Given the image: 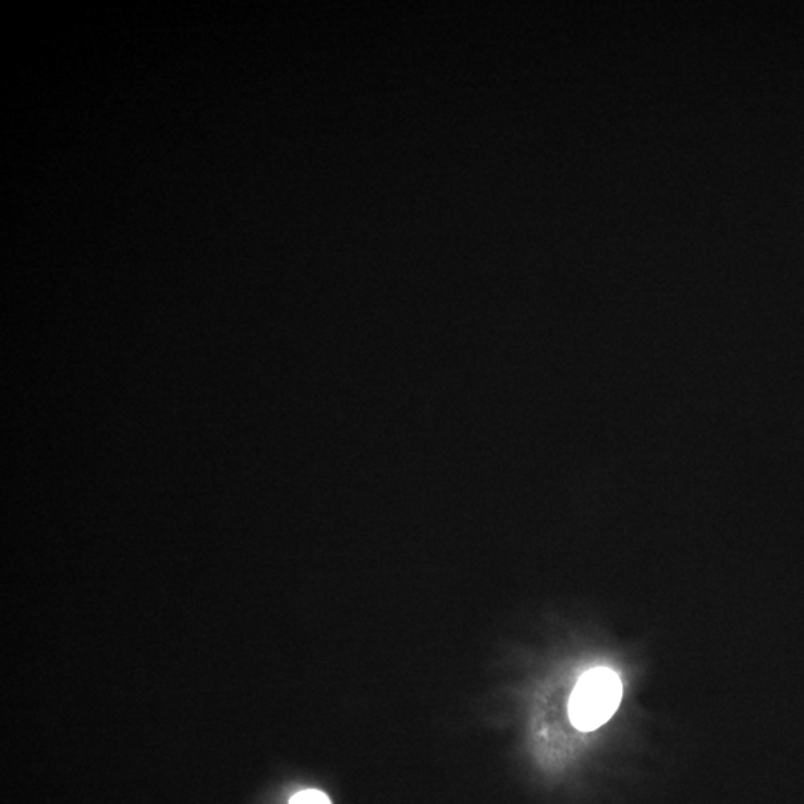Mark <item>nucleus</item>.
Returning a JSON list of instances; mask_svg holds the SVG:
<instances>
[{
  "label": "nucleus",
  "instance_id": "f03ea898",
  "mask_svg": "<svg viewBox=\"0 0 804 804\" xmlns=\"http://www.w3.org/2000/svg\"><path fill=\"white\" fill-rule=\"evenodd\" d=\"M290 804H332L330 797L319 790H304L291 799Z\"/></svg>",
  "mask_w": 804,
  "mask_h": 804
},
{
  "label": "nucleus",
  "instance_id": "f257e3e1",
  "mask_svg": "<svg viewBox=\"0 0 804 804\" xmlns=\"http://www.w3.org/2000/svg\"><path fill=\"white\" fill-rule=\"evenodd\" d=\"M623 685L614 670H588L576 682L570 698V718L581 732L599 729L619 709Z\"/></svg>",
  "mask_w": 804,
  "mask_h": 804
}]
</instances>
